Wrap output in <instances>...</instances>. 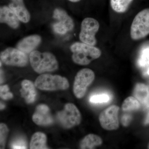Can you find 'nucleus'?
Wrapping results in <instances>:
<instances>
[{"label": "nucleus", "instance_id": "nucleus-1", "mask_svg": "<svg viewBox=\"0 0 149 149\" xmlns=\"http://www.w3.org/2000/svg\"><path fill=\"white\" fill-rule=\"evenodd\" d=\"M72 53V59L76 64L86 65L94 60L99 58L102 52L99 48L83 42H76L70 47Z\"/></svg>", "mask_w": 149, "mask_h": 149}, {"label": "nucleus", "instance_id": "nucleus-2", "mask_svg": "<svg viewBox=\"0 0 149 149\" xmlns=\"http://www.w3.org/2000/svg\"><path fill=\"white\" fill-rule=\"evenodd\" d=\"M29 58L32 68L39 74L53 72L58 69L57 60L51 53L34 50L30 53Z\"/></svg>", "mask_w": 149, "mask_h": 149}, {"label": "nucleus", "instance_id": "nucleus-3", "mask_svg": "<svg viewBox=\"0 0 149 149\" xmlns=\"http://www.w3.org/2000/svg\"><path fill=\"white\" fill-rule=\"evenodd\" d=\"M35 85L40 90L45 91L65 90L69 87V82L65 77L49 74H42L38 76Z\"/></svg>", "mask_w": 149, "mask_h": 149}, {"label": "nucleus", "instance_id": "nucleus-4", "mask_svg": "<svg viewBox=\"0 0 149 149\" xmlns=\"http://www.w3.org/2000/svg\"><path fill=\"white\" fill-rule=\"evenodd\" d=\"M149 35V8L145 9L137 14L130 27L131 39L138 40Z\"/></svg>", "mask_w": 149, "mask_h": 149}, {"label": "nucleus", "instance_id": "nucleus-5", "mask_svg": "<svg viewBox=\"0 0 149 149\" xmlns=\"http://www.w3.org/2000/svg\"><path fill=\"white\" fill-rule=\"evenodd\" d=\"M57 118L63 127L70 129L79 125L82 117L80 111L75 105L68 103L63 109L58 113Z\"/></svg>", "mask_w": 149, "mask_h": 149}, {"label": "nucleus", "instance_id": "nucleus-6", "mask_svg": "<svg viewBox=\"0 0 149 149\" xmlns=\"http://www.w3.org/2000/svg\"><path fill=\"white\" fill-rule=\"evenodd\" d=\"M95 79V74L89 68H83L78 71L74 78L73 93L78 99H81L85 95L87 89Z\"/></svg>", "mask_w": 149, "mask_h": 149}, {"label": "nucleus", "instance_id": "nucleus-7", "mask_svg": "<svg viewBox=\"0 0 149 149\" xmlns=\"http://www.w3.org/2000/svg\"><path fill=\"white\" fill-rule=\"evenodd\" d=\"M100 25L99 22L92 17H86L82 21L79 34L81 42L95 46L97 44L95 35L98 32Z\"/></svg>", "mask_w": 149, "mask_h": 149}, {"label": "nucleus", "instance_id": "nucleus-8", "mask_svg": "<svg viewBox=\"0 0 149 149\" xmlns=\"http://www.w3.org/2000/svg\"><path fill=\"white\" fill-rule=\"evenodd\" d=\"M53 18L56 21L52 24V29L56 34L64 35L74 28L73 19L62 9L56 8L54 10Z\"/></svg>", "mask_w": 149, "mask_h": 149}, {"label": "nucleus", "instance_id": "nucleus-9", "mask_svg": "<svg viewBox=\"0 0 149 149\" xmlns=\"http://www.w3.org/2000/svg\"><path fill=\"white\" fill-rule=\"evenodd\" d=\"M1 61L6 65L17 67H24L28 63L27 54L17 48L10 47L6 49L1 53Z\"/></svg>", "mask_w": 149, "mask_h": 149}, {"label": "nucleus", "instance_id": "nucleus-10", "mask_svg": "<svg viewBox=\"0 0 149 149\" xmlns=\"http://www.w3.org/2000/svg\"><path fill=\"white\" fill-rule=\"evenodd\" d=\"M120 108L116 105L111 106L101 113L99 120L102 128L107 130H116L119 127L118 114Z\"/></svg>", "mask_w": 149, "mask_h": 149}, {"label": "nucleus", "instance_id": "nucleus-11", "mask_svg": "<svg viewBox=\"0 0 149 149\" xmlns=\"http://www.w3.org/2000/svg\"><path fill=\"white\" fill-rule=\"evenodd\" d=\"M32 119L37 125L42 126L51 125L54 122L49 107L44 104L37 106Z\"/></svg>", "mask_w": 149, "mask_h": 149}, {"label": "nucleus", "instance_id": "nucleus-12", "mask_svg": "<svg viewBox=\"0 0 149 149\" xmlns=\"http://www.w3.org/2000/svg\"><path fill=\"white\" fill-rule=\"evenodd\" d=\"M42 38L39 35H30L24 37L17 45V48L24 53H31L40 45Z\"/></svg>", "mask_w": 149, "mask_h": 149}, {"label": "nucleus", "instance_id": "nucleus-13", "mask_svg": "<svg viewBox=\"0 0 149 149\" xmlns=\"http://www.w3.org/2000/svg\"><path fill=\"white\" fill-rule=\"evenodd\" d=\"M18 17L9 6H3L0 8V22L5 23L11 28L17 29L19 25Z\"/></svg>", "mask_w": 149, "mask_h": 149}, {"label": "nucleus", "instance_id": "nucleus-14", "mask_svg": "<svg viewBox=\"0 0 149 149\" xmlns=\"http://www.w3.org/2000/svg\"><path fill=\"white\" fill-rule=\"evenodd\" d=\"M8 6L16 14L20 21L24 23L29 22L30 13L24 5L23 0H10Z\"/></svg>", "mask_w": 149, "mask_h": 149}, {"label": "nucleus", "instance_id": "nucleus-15", "mask_svg": "<svg viewBox=\"0 0 149 149\" xmlns=\"http://www.w3.org/2000/svg\"><path fill=\"white\" fill-rule=\"evenodd\" d=\"M21 86L22 89L20 90V92L25 101L28 104L34 102L37 95L35 85L30 80H25L22 82Z\"/></svg>", "mask_w": 149, "mask_h": 149}, {"label": "nucleus", "instance_id": "nucleus-16", "mask_svg": "<svg viewBox=\"0 0 149 149\" xmlns=\"http://www.w3.org/2000/svg\"><path fill=\"white\" fill-rule=\"evenodd\" d=\"M133 95L144 106L149 108V88L143 83H137L133 91Z\"/></svg>", "mask_w": 149, "mask_h": 149}, {"label": "nucleus", "instance_id": "nucleus-17", "mask_svg": "<svg viewBox=\"0 0 149 149\" xmlns=\"http://www.w3.org/2000/svg\"><path fill=\"white\" fill-rule=\"evenodd\" d=\"M103 143L102 138L97 135L90 134L84 137L80 143V149H94L96 147L101 146Z\"/></svg>", "mask_w": 149, "mask_h": 149}, {"label": "nucleus", "instance_id": "nucleus-18", "mask_svg": "<svg viewBox=\"0 0 149 149\" xmlns=\"http://www.w3.org/2000/svg\"><path fill=\"white\" fill-rule=\"evenodd\" d=\"M47 137L45 134L41 132H37L34 134L31 138L30 149H48L46 146Z\"/></svg>", "mask_w": 149, "mask_h": 149}, {"label": "nucleus", "instance_id": "nucleus-19", "mask_svg": "<svg viewBox=\"0 0 149 149\" xmlns=\"http://www.w3.org/2000/svg\"><path fill=\"white\" fill-rule=\"evenodd\" d=\"M133 0H110L112 9L118 13H123L128 9Z\"/></svg>", "mask_w": 149, "mask_h": 149}, {"label": "nucleus", "instance_id": "nucleus-20", "mask_svg": "<svg viewBox=\"0 0 149 149\" xmlns=\"http://www.w3.org/2000/svg\"><path fill=\"white\" fill-rule=\"evenodd\" d=\"M141 107L140 102L135 97H128L125 99L122 105V109L124 111L137 110Z\"/></svg>", "mask_w": 149, "mask_h": 149}, {"label": "nucleus", "instance_id": "nucleus-21", "mask_svg": "<svg viewBox=\"0 0 149 149\" xmlns=\"http://www.w3.org/2000/svg\"><path fill=\"white\" fill-rule=\"evenodd\" d=\"M139 64L142 67L149 65V44L144 46L142 49L139 60Z\"/></svg>", "mask_w": 149, "mask_h": 149}, {"label": "nucleus", "instance_id": "nucleus-22", "mask_svg": "<svg viewBox=\"0 0 149 149\" xmlns=\"http://www.w3.org/2000/svg\"><path fill=\"white\" fill-rule=\"evenodd\" d=\"M8 128L4 123L0 124V148L4 149L5 148L6 141L8 136Z\"/></svg>", "mask_w": 149, "mask_h": 149}, {"label": "nucleus", "instance_id": "nucleus-23", "mask_svg": "<svg viewBox=\"0 0 149 149\" xmlns=\"http://www.w3.org/2000/svg\"><path fill=\"white\" fill-rule=\"evenodd\" d=\"M110 97L106 94H100L92 96L90 98V101L93 103H101L109 101Z\"/></svg>", "mask_w": 149, "mask_h": 149}, {"label": "nucleus", "instance_id": "nucleus-24", "mask_svg": "<svg viewBox=\"0 0 149 149\" xmlns=\"http://www.w3.org/2000/svg\"><path fill=\"white\" fill-rule=\"evenodd\" d=\"M12 149H19L27 148V144L26 141L24 139H19L14 141L11 144Z\"/></svg>", "mask_w": 149, "mask_h": 149}, {"label": "nucleus", "instance_id": "nucleus-25", "mask_svg": "<svg viewBox=\"0 0 149 149\" xmlns=\"http://www.w3.org/2000/svg\"><path fill=\"white\" fill-rule=\"evenodd\" d=\"M132 116L131 115L125 114L121 118V123L124 127H127L130 124L132 120Z\"/></svg>", "mask_w": 149, "mask_h": 149}, {"label": "nucleus", "instance_id": "nucleus-26", "mask_svg": "<svg viewBox=\"0 0 149 149\" xmlns=\"http://www.w3.org/2000/svg\"><path fill=\"white\" fill-rule=\"evenodd\" d=\"M1 97L3 100H8L12 98L13 95L12 93L8 92L3 95H1Z\"/></svg>", "mask_w": 149, "mask_h": 149}, {"label": "nucleus", "instance_id": "nucleus-27", "mask_svg": "<svg viewBox=\"0 0 149 149\" xmlns=\"http://www.w3.org/2000/svg\"><path fill=\"white\" fill-rule=\"evenodd\" d=\"M9 88L7 85H3L0 87V91H1V95H3L8 93L9 91Z\"/></svg>", "mask_w": 149, "mask_h": 149}, {"label": "nucleus", "instance_id": "nucleus-28", "mask_svg": "<svg viewBox=\"0 0 149 149\" xmlns=\"http://www.w3.org/2000/svg\"><path fill=\"white\" fill-rule=\"evenodd\" d=\"M145 125H148L149 124V112L147 115L146 119H145V122H144Z\"/></svg>", "mask_w": 149, "mask_h": 149}, {"label": "nucleus", "instance_id": "nucleus-29", "mask_svg": "<svg viewBox=\"0 0 149 149\" xmlns=\"http://www.w3.org/2000/svg\"><path fill=\"white\" fill-rule=\"evenodd\" d=\"M3 72L2 70H1V83H2L3 82Z\"/></svg>", "mask_w": 149, "mask_h": 149}, {"label": "nucleus", "instance_id": "nucleus-30", "mask_svg": "<svg viewBox=\"0 0 149 149\" xmlns=\"http://www.w3.org/2000/svg\"><path fill=\"white\" fill-rule=\"evenodd\" d=\"M68 1H70L72 2L76 3L80 1L81 0H68Z\"/></svg>", "mask_w": 149, "mask_h": 149}, {"label": "nucleus", "instance_id": "nucleus-31", "mask_svg": "<svg viewBox=\"0 0 149 149\" xmlns=\"http://www.w3.org/2000/svg\"><path fill=\"white\" fill-rule=\"evenodd\" d=\"M5 107V106L3 104L1 103V109H3Z\"/></svg>", "mask_w": 149, "mask_h": 149}, {"label": "nucleus", "instance_id": "nucleus-32", "mask_svg": "<svg viewBox=\"0 0 149 149\" xmlns=\"http://www.w3.org/2000/svg\"><path fill=\"white\" fill-rule=\"evenodd\" d=\"M147 73H148V74L149 75V68L148 69V71H147Z\"/></svg>", "mask_w": 149, "mask_h": 149}, {"label": "nucleus", "instance_id": "nucleus-33", "mask_svg": "<svg viewBox=\"0 0 149 149\" xmlns=\"http://www.w3.org/2000/svg\"><path fill=\"white\" fill-rule=\"evenodd\" d=\"M148 149H149V143L148 144Z\"/></svg>", "mask_w": 149, "mask_h": 149}]
</instances>
